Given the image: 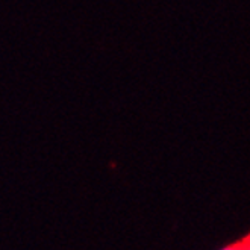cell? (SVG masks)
<instances>
[{"label": "cell", "mask_w": 250, "mask_h": 250, "mask_svg": "<svg viewBox=\"0 0 250 250\" xmlns=\"http://www.w3.org/2000/svg\"><path fill=\"white\" fill-rule=\"evenodd\" d=\"M220 250H241V244H230V246H226Z\"/></svg>", "instance_id": "obj_1"}, {"label": "cell", "mask_w": 250, "mask_h": 250, "mask_svg": "<svg viewBox=\"0 0 250 250\" xmlns=\"http://www.w3.org/2000/svg\"><path fill=\"white\" fill-rule=\"evenodd\" d=\"M241 250H250V238H247L244 243H241Z\"/></svg>", "instance_id": "obj_2"}]
</instances>
